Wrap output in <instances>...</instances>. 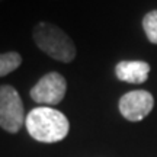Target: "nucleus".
Listing matches in <instances>:
<instances>
[{
    "label": "nucleus",
    "mask_w": 157,
    "mask_h": 157,
    "mask_svg": "<svg viewBox=\"0 0 157 157\" xmlns=\"http://www.w3.org/2000/svg\"><path fill=\"white\" fill-rule=\"evenodd\" d=\"M29 135L39 143H58L67 137L70 122L63 112L48 106L34 108L25 121Z\"/></svg>",
    "instance_id": "obj_1"
},
{
    "label": "nucleus",
    "mask_w": 157,
    "mask_h": 157,
    "mask_svg": "<svg viewBox=\"0 0 157 157\" xmlns=\"http://www.w3.org/2000/svg\"><path fill=\"white\" fill-rule=\"evenodd\" d=\"M32 38L39 50L52 60L60 63H71L76 58V45L60 26L51 22H38L34 26Z\"/></svg>",
    "instance_id": "obj_2"
},
{
    "label": "nucleus",
    "mask_w": 157,
    "mask_h": 157,
    "mask_svg": "<svg viewBox=\"0 0 157 157\" xmlns=\"http://www.w3.org/2000/svg\"><path fill=\"white\" fill-rule=\"evenodd\" d=\"M23 102L17 90L10 84L0 86V127L10 132L16 134L22 128L25 118Z\"/></svg>",
    "instance_id": "obj_3"
},
{
    "label": "nucleus",
    "mask_w": 157,
    "mask_h": 157,
    "mask_svg": "<svg viewBox=\"0 0 157 157\" xmlns=\"http://www.w3.org/2000/svg\"><path fill=\"white\" fill-rule=\"evenodd\" d=\"M67 92V82L63 74L57 71L47 73L38 80V83L31 89V98L36 103L45 106L58 105L64 99Z\"/></svg>",
    "instance_id": "obj_4"
},
{
    "label": "nucleus",
    "mask_w": 157,
    "mask_h": 157,
    "mask_svg": "<svg viewBox=\"0 0 157 157\" xmlns=\"http://www.w3.org/2000/svg\"><path fill=\"white\" fill-rule=\"evenodd\" d=\"M119 112L125 119L138 122L151 112L154 106V98L147 90H132L119 99Z\"/></svg>",
    "instance_id": "obj_5"
},
{
    "label": "nucleus",
    "mask_w": 157,
    "mask_h": 157,
    "mask_svg": "<svg viewBox=\"0 0 157 157\" xmlns=\"http://www.w3.org/2000/svg\"><path fill=\"white\" fill-rule=\"evenodd\" d=\"M115 74L121 82L141 84L148 78L150 66L146 61H119L115 67Z\"/></svg>",
    "instance_id": "obj_6"
},
{
    "label": "nucleus",
    "mask_w": 157,
    "mask_h": 157,
    "mask_svg": "<svg viewBox=\"0 0 157 157\" xmlns=\"http://www.w3.org/2000/svg\"><path fill=\"white\" fill-rule=\"evenodd\" d=\"M22 64V57L17 51L0 52V77H5L15 71Z\"/></svg>",
    "instance_id": "obj_7"
},
{
    "label": "nucleus",
    "mask_w": 157,
    "mask_h": 157,
    "mask_svg": "<svg viewBox=\"0 0 157 157\" xmlns=\"http://www.w3.org/2000/svg\"><path fill=\"white\" fill-rule=\"evenodd\" d=\"M143 28H144L147 39L151 44H157V10L148 12L143 17Z\"/></svg>",
    "instance_id": "obj_8"
},
{
    "label": "nucleus",
    "mask_w": 157,
    "mask_h": 157,
    "mask_svg": "<svg viewBox=\"0 0 157 157\" xmlns=\"http://www.w3.org/2000/svg\"><path fill=\"white\" fill-rule=\"evenodd\" d=\"M0 2H3V0H0Z\"/></svg>",
    "instance_id": "obj_9"
}]
</instances>
